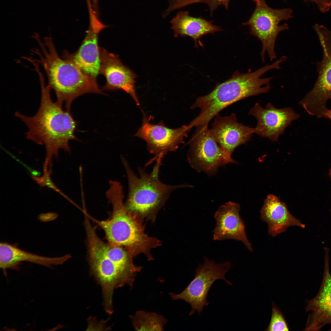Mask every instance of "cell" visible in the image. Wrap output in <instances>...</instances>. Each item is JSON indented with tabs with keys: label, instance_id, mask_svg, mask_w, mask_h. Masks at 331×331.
<instances>
[{
	"label": "cell",
	"instance_id": "15",
	"mask_svg": "<svg viewBox=\"0 0 331 331\" xmlns=\"http://www.w3.org/2000/svg\"><path fill=\"white\" fill-rule=\"evenodd\" d=\"M106 27L97 20L91 21L89 28L78 50L72 54L64 51L63 58L74 62L86 75L97 78L99 74L101 64L98 35Z\"/></svg>",
	"mask_w": 331,
	"mask_h": 331
},
{
	"label": "cell",
	"instance_id": "27",
	"mask_svg": "<svg viewBox=\"0 0 331 331\" xmlns=\"http://www.w3.org/2000/svg\"><path fill=\"white\" fill-rule=\"evenodd\" d=\"M253 0L256 2V4H260L263 0Z\"/></svg>",
	"mask_w": 331,
	"mask_h": 331
},
{
	"label": "cell",
	"instance_id": "28",
	"mask_svg": "<svg viewBox=\"0 0 331 331\" xmlns=\"http://www.w3.org/2000/svg\"><path fill=\"white\" fill-rule=\"evenodd\" d=\"M330 175H331V172H330Z\"/></svg>",
	"mask_w": 331,
	"mask_h": 331
},
{
	"label": "cell",
	"instance_id": "20",
	"mask_svg": "<svg viewBox=\"0 0 331 331\" xmlns=\"http://www.w3.org/2000/svg\"><path fill=\"white\" fill-rule=\"evenodd\" d=\"M175 37L188 36L197 46V40L202 36L222 30L220 28L201 17L191 16L188 11H179L170 21Z\"/></svg>",
	"mask_w": 331,
	"mask_h": 331
},
{
	"label": "cell",
	"instance_id": "16",
	"mask_svg": "<svg viewBox=\"0 0 331 331\" xmlns=\"http://www.w3.org/2000/svg\"><path fill=\"white\" fill-rule=\"evenodd\" d=\"M215 116L209 133L230 156L238 146L249 140L254 133V128L238 123L234 113L223 117L217 114Z\"/></svg>",
	"mask_w": 331,
	"mask_h": 331
},
{
	"label": "cell",
	"instance_id": "22",
	"mask_svg": "<svg viewBox=\"0 0 331 331\" xmlns=\"http://www.w3.org/2000/svg\"><path fill=\"white\" fill-rule=\"evenodd\" d=\"M230 0H178L169 6V10L170 11H173L182 8L190 4L196 3H203L206 4L208 6L211 13L219 6L223 5L226 9L228 8Z\"/></svg>",
	"mask_w": 331,
	"mask_h": 331
},
{
	"label": "cell",
	"instance_id": "5",
	"mask_svg": "<svg viewBox=\"0 0 331 331\" xmlns=\"http://www.w3.org/2000/svg\"><path fill=\"white\" fill-rule=\"evenodd\" d=\"M109 184L105 195L112 207L111 217L101 221L91 218L104 230L110 244L125 248L133 257L143 253L152 260L150 250L160 245V241L145 234L138 217L126 209L120 183L113 180Z\"/></svg>",
	"mask_w": 331,
	"mask_h": 331
},
{
	"label": "cell",
	"instance_id": "4",
	"mask_svg": "<svg viewBox=\"0 0 331 331\" xmlns=\"http://www.w3.org/2000/svg\"><path fill=\"white\" fill-rule=\"evenodd\" d=\"M278 63L262 67L255 71L241 73L236 71L231 77L218 84L208 94L197 98L191 108H199V115L189 124L192 127L208 124L223 109L242 99L268 93L271 89L272 77L261 78L262 75L272 69H278Z\"/></svg>",
	"mask_w": 331,
	"mask_h": 331
},
{
	"label": "cell",
	"instance_id": "11",
	"mask_svg": "<svg viewBox=\"0 0 331 331\" xmlns=\"http://www.w3.org/2000/svg\"><path fill=\"white\" fill-rule=\"evenodd\" d=\"M142 125L135 136L145 140L147 150L155 155L156 159L162 158L168 153L174 151L184 143L192 127L184 125L176 129L166 127L162 121L157 124H151L143 111Z\"/></svg>",
	"mask_w": 331,
	"mask_h": 331
},
{
	"label": "cell",
	"instance_id": "2",
	"mask_svg": "<svg viewBox=\"0 0 331 331\" xmlns=\"http://www.w3.org/2000/svg\"><path fill=\"white\" fill-rule=\"evenodd\" d=\"M34 38L39 48L32 52L37 56L33 59L40 64L47 74L48 85L54 91L56 101L70 111L73 101L86 93L101 94L96 79L85 74L74 62L59 55L52 38L46 37L41 40L38 34Z\"/></svg>",
	"mask_w": 331,
	"mask_h": 331
},
{
	"label": "cell",
	"instance_id": "3",
	"mask_svg": "<svg viewBox=\"0 0 331 331\" xmlns=\"http://www.w3.org/2000/svg\"><path fill=\"white\" fill-rule=\"evenodd\" d=\"M91 272L101 285L103 296L112 297L114 289L126 284L132 286L141 268L134 264L133 257L125 248L102 241L88 219L84 222Z\"/></svg>",
	"mask_w": 331,
	"mask_h": 331
},
{
	"label": "cell",
	"instance_id": "17",
	"mask_svg": "<svg viewBox=\"0 0 331 331\" xmlns=\"http://www.w3.org/2000/svg\"><path fill=\"white\" fill-rule=\"evenodd\" d=\"M240 209L238 204L230 201L219 208L214 215L216 225L212 231L213 239L240 241L252 252L251 244L246 235L245 225L239 215Z\"/></svg>",
	"mask_w": 331,
	"mask_h": 331
},
{
	"label": "cell",
	"instance_id": "12",
	"mask_svg": "<svg viewBox=\"0 0 331 331\" xmlns=\"http://www.w3.org/2000/svg\"><path fill=\"white\" fill-rule=\"evenodd\" d=\"M249 114L254 116L257 121L254 133L268 138L272 142H277L285 128L300 116L291 108L278 109L270 103L267 104L265 108L256 103L250 109Z\"/></svg>",
	"mask_w": 331,
	"mask_h": 331
},
{
	"label": "cell",
	"instance_id": "25",
	"mask_svg": "<svg viewBox=\"0 0 331 331\" xmlns=\"http://www.w3.org/2000/svg\"><path fill=\"white\" fill-rule=\"evenodd\" d=\"M314 3L322 12L328 11L331 7V0H304Z\"/></svg>",
	"mask_w": 331,
	"mask_h": 331
},
{
	"label": "cell",
	"instance_id": "9",
	"mask_svg": "<svg viewBox=\"0 0 331 331\" xmlns=\"http://www.w3.org/2000/svg\"><path fill=\"white\" fill-rule=\"evenodd\" d=\"M204 259L203 264L196 269L194 278L181 292L179 294L169 293L173 300H182L190 305L191 310L189 316L196 311L200 315L204 307L208 305L207 295L216 280L222 279L228 285H232L225 277L226 273L231 267L230 262L217 264L205 257Z\"/></svg>",
	"mask_w": 331,
	"mask_h": 331
},
{
	"label": "cell",
	"instance_id": "26",
	"mask_svg": "<svg viewBox=\"0 0 331 331\" xmlns=\"http://www.w3.org/2000/svg\"><path fill=\"white\" fill-rule=\"evenodd\" d=\"M323 117L329 119L331 121V109H327L325 112Z\"/></svg>",
	"mask_w": 331,
	"mask_h": 331
},
{
	"label": "cell",
	"instance_id": "13",
	"mask_svg": "<svg viewBox=\"0 0 331 331\" xmlns=\"http://www.w3.org/2000/svg\"><path fill=\"white\" fill-rule=\"evenodd\" d=\"M101 61L99 74L103 75L106 79L104 90L112 91L122 89L128 93L137 105L140 102L136 94L135 87L136 74L124 65L118 55L108 52L99 47Z\"/></svg>",
	"mask_w": 331,
	"mask_h": 331
},
{
	"label": "cell",
	"instance_id": "10",
	"mask_svg": "<svg viewBox=\"0 0 331 331\" xmlns=\"http://www.w3.org/2000/svg\"><path fill=\"white\" fill-rule=\"evenodd\" d=\"M208 124L199 126L188 142L189 164L198 172L215 174L218 168L229 163H236L210 135Z\"/></svg>",
	"mask_w": 331,
	"mask_h": 331
},
{
	"label": "cell",
	"instance_id": "21",
	"mask_svg": "<svg viewBox=\"0 0 331 331\" xmlns=\"http://www.w3.org/2000/svg\"><path fill=\"white\" fill-rule=\"evenodd\" d=\"M130 317L134 327L138 331H162L167 322V320L161 315L142 310L137 311L134 315Z\"/></svg>",
	"mask_w": 331,
	"mask_h": 331
},
{
	"label": "cell",
	"instance_id": "8",
	"mask_svg": "<svg viewBox=\"0 0 331 331\" xmlns=\"http://www.w3.org/2000/svg\"><path fill=\"white\" fill-rule=\"evenodd\" d=\"M292 10L290 8L281 10L272 9L263 0L256 4L250 18L243 25L249 26V34L256 37L261 43L260 53L262 62L265 61V55L268 54L271 61L276 58L275 52L276 40L282 31L288 29L287 24L279 25L280 22L292 17Z\"/></svg>",
	"mask_w": 331,
	"mask_h": 331
},
{
	"label": "cell",
	"instance_id": "14",
	"mask_svg": "<svg viewBox=\"0 0 331 331\" xmlns=\"http://www.w3.org/2000/svg\"><path fill=\"white\" fill-rule=\"evenodd\" d=\"M325 252L323 279L319 290L316 296L308 300L306 308L310 311L304 330H320L324 326L329 324L331 330V275L329 267V248H323Z\"/></svg>",
	"mask_w": 331,
	"mask_h": 331
},
{
	"label": "cell",
	"instance_id": "24",
	"mask_svg": "<svg viewBox=\"0 0 331 331\" xmlns=\"http://www.w3.org/2000/svg\"><path fill=\"white\" fill-rule=\"evenodd\" d=\"M43 171L44 174L42 176L38 177L30 175L31 177L41 187H48L59 193L64 197H66V196L55 185L51 178L50 175L52 172L51 168H50L49 169Z\"/></svg>",
	"mask_w": 331,
	"mask_h": 331
},
{
	"label": "cell",
	"instance_id": "23",
	"mask_svg": "<svg viewBox=\"0 0 331 331\" xmlns=\"http://www.w3.org/2000/svg\"><path fill=\"white\" fill-rule=\"evenodd\" d=\"M271 320L267 331H289L287 324L282 313L274 304H272Z\"/></svg>",
	"mask_w": 331,
	"mask_h": 331
},
{
	"label": "cell",
	"instance_id": "1",
	"mask_svg": "<svg viewBox=\"0 0 331 331\" xmlns=\"http://www.w3.org/2000/svg\"><path fill=\"white\" fill-rule=\"evenodd\" d=\"M38 74L41 95L37 113L34 116H28L17 112L15 116L27 126V138L38 144L44 145L46 157L43 168L47 169L51 165L53 156L58 158L59 150L70 151V140H78L74 134L76 123L70 111L63 110L62 106L53 101L51 96L50 86L45 85L41 72Z\"/></svg>",
	"mask_w": 331,
	"mask_h": 331
},
{
	"label": "cell",
	"instance_id": "19",
	"mask_svg": "<svg viewBox=\"0 0 331 331\" xmlns=\"http://www.w3.org/2000/svg\"><path fill=\"white\" fill-rule=\"evenodd\" d=\"M70 257L69 254L56 257L43 256L26 251L8 243H0V268L5 274L7 269H17L22 262L52 268L54 266L63 264Z\"/></svg>",
	"mask_w": 331,
	"mask_h": 331
},
{
	"label": "cell",
	"instance_id": "6",
	"mask_svg": "<svg viewBox=\"0 0 331 331\" xmlns=\"http://www.w3.org/2000/svg\"><path fill=\"white\" fill-rule=\"evenodd\" d=\"M121 159L125 170L128 184V192L125 206L130 212L138 217L154 214L163 205L172 192L176 189L188 187L182 185H170L162 183L159 177L162 159L158 158L152 172L148 173L138 169L137 177L126 158Z\"/></svg>",
	"mask_w": 331,
	"mask_h": 331
},
{
	"label": "cell",
	"instance_id": "7",
	"mask_svg": "<svg viewBox=\"0 0 331 331\" xmlns=\"http://www.w3.org/2000/svg\"><path fill=\"white\" fill-rule=\"evenodd\" d=\"M314 28L322 48L323 57L317 64L316 81L299 104L309 114L320 118L327 109V101L331 99V31L323 25L316 24Z\"/></svg>",
	"mask_w": 331,
	"mask_h": 331
},
{
	"label": "cell",
	"instance_id": "18",
	"mask_svg": "<svg viewBox=\"0 0 331 331\" xmlns=\"http://www.w3.org/2000/svg\"><path fill=\"white\" fill-rule=\"evenodd\" d=\"M260 212L261 219L267 224L268 234L273 237L285 232L290 226H306L289 212L285 203L273 195L267 196Z\"/></svg>",
	"mask_w": 331,
	"mask_h": 331
}]
</instances>
